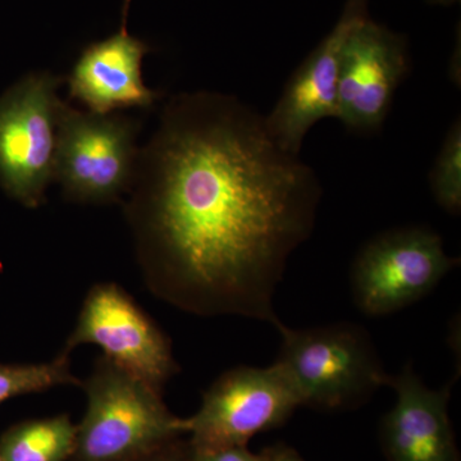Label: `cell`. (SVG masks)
<instances>
[{"label":"cell","mask_w":461,"mask_h":461,"mask_svg":"<svg viewBox=\"0 0 461 461\" xmlns=\"http://www.w3.org/2000/svg\"><path fill=\"white\" fill-rule=\"evenodd\" d=\"M124 215L145 285L203 318L282 323L273 305L288 258L313 232V169L224 94H181L139 150Z\"/></svg>","instance_id":"cell-1"},{"label":"cell","mask_w":461,"mask_h":461,"mask_svg":"<svg viewBox=\"0 0 461 461\" xmlns=\"http://www.w3.org/2000/svg\"><path fill=\"white\" fill-rule=\"evenodd\" d=\"M81 387L86 411L68 461H130L187 433L186 420L169 411L162 393L104 355Z\"/></svg>","instance_id":"cell-2"},{"label":"cell","mask_w":461,"mask_h":461,"mask_svg":"<svg viewBox=\"0 0 461 461\" xmlns=\"http://www.w3.org/2000/svg\"><path fill=\"white\" fill-rule=\"evenodd\" d=\"M280 362L295 382L303 406L344 411L362 405L379 387L384 372L368 333L350 323L295 330L281 323Z\"/></svg>","instance_id":"cell-3"},{"label":"cell","mask_w":461,"mask_h":461,"mask_svg":"<svg viewBox=\"0 0 461 461\" xmlns=\"http://www.w3.org/2000/svg\"><path fill=\"white\" fill-rule=\"evenodd\" d=\"M135 121L84 113L59 99L54 180L71 202L108 204L131 186L139 150Z\"/></svg>","instance_id":"cell-4"},{"label":"cell","mask_w":461,"mask_h":461,"mask_svg":"<svg viewBox=\"0 0 461 461\" xmlns=\"http://www.w3.org/2000/svg\"><path fill=\"white\" fill-rule=\"evenodd\" d=\"M299 406L302 396L280 362L238 366L215 379L198 412L187 418V442L193 451L245 446L258 433L282 426Z\"/></svg>","instance_id":"cell-5"},{"label":"cell","mask_w":461,"mask_h":461,"mask_svg":"<svg viewBox=\"0 0 461 461\" xmlns=\"http://www.w3.org/2000/svg\"><path fill=\"white\" fill-rule=\"evenodd\" d=\"M60 84L50 72L30 74L0 98V185L26 208L44 204L54 180Z\"/></svg>","instance_id":"cell-6"},{"label":"cell","mask_w":461,"mask_h":461,"mask_svg":"<svg viewBox=\"0 0 461 461\" xmlns=\"http://www.w3.org/2000/svg\"><path fill=\"white\" fill-rule=\"evenodd\" d=\"M459 259L426 227L387 230L366 242L351 268L355 304L366 315L400 311L429 294Z\"/></svg>","instance_id":"cell-7"},{"label":"cell","mask_w":461,"mask_h":461,"mask_svg":"<svg viewBox=\"0 0 461 461\" xmlns=\"http://www.w3.org/2000/svg\"><path fill=\"white\" fill-rule=\"evenodd\" d=\"M95 345L115 366L163 393L180 366L166 333L133 297L114 282L94 285L62 351Z\"/></svg>","instance_id":"cell-8"},{"label":"cell","mask_w":461,"mask_h":461,"mask_svg":"<svg viewBox=\"0 0 461 461\" xmlns=\"http://www.w3.org/2000/svg\"><path fill=\"white\" fill-rule=\"evenodd\" d=\"M408 71L403 38L366 16L342 48L336 118L357 131L378 130Z\"/></svg>","instance_id":"cell-9"},{"label":"cell","mask_w":461,"mask_h":461,"mask_svg":"<svg viewBox=\"0 0 461 461\" xmlns=\"http://www.w3.org/2000/svg\"><path fill=\"white\" fill-rule=\"evenodd\" d=\"M368 0H348L332 32L291 76L266 126L284 150L299 156L309 130L323 118L338 117L339 59L348 33L368 16Z\"/></svg>","instance_id":"cell-10"},{"label":"cell","mask_w":461,"mask_h":461,"mask_svg":"<svg viewBox=\"0 0 461 461\" xmlns=\"http://www.w3.org/2000/svg\"><path fill=\"white\" fill-rule=\"evenodd\" d=\"M396 393L393 408L381 423V444L388 461H460L448 417L453 382L432 390L412 369L390 375Z\"/></svg>","instance_id":"cell-11"},{"label":"cell","mask_w":461,"mask_h":461,"mask_svg":"<svg viewBox=\"0 0 461 461\" xmlns=\"http://www.w3.org/2000/svg\"><path fill=\"white\" fill-rule=\"evenodd\" d=\"M148 51V45L127 30L94 42L78 57L69 75V96L91 113L102 115L114 109L150 107L159 93L142 81L141 63Z\"/></svg>","instance_id":"cell-12"},{"label":"cell","mask_w":461,"mask_h":461,"mask_svg":"<svg viewBox=\"0 0 461 461\" xmlns=\"http://www.w3.org/2000/svg\"><path fill=\"white\" fill-rule=\"evenodd\" d=\"M77 424L68 414L20 421L0 436L3 461H68L74 454Z\"/></svg>","instance_id":"cell-13"},{"label":"cell","mask_w":461,"mask_h":461,"mask_svg":"<svg viewBox=\"0 0 461 461\" xmlns=\"http://www.w3.org/2000/svg\"><path fill=\"white\" fill-rule=\"evenodd\" d=\"M71 354L60 350L50 362L0 364V403L17 396L44 393L60 386L81 387L71 371Z\"/></svg>","instance_id":"cell-14"},{"label":"cell","mask_w":461,"mask_h":461,"mask_svg":"<svg viewBox=\"0 0 461 461\" xmlns=\"http://www.w3.org/2000/svg\"><path fill=\"white\" fill-rule=\"evenodd\" d=\"M429 186L437 204L445 212L459 215L461 209V123L457 118L439 149L432 171Z\"/></svg>","instance_id":"cell-15"},{"label":"cell","mask_w":461,"mask_h":461,"mask_svg":"<svg viewBox=\"0 0 461 461\" xmlns=\"http://www.w3.org/2000/svg\"><path fill=\"white\" fill-rule=\"evenodd\" d=\"M191 454L193 461H268L266 451L260 454L251 453L248 445L230 446L208 451L191 450Z\"/></svg>","instance_id":"cell-16"},{"label":"cell","mask_w":461,"mask_h":461,"mask_svg":"<svg viewBox=\"0 0 461 461\" xmlns=\"http://www.w3.org/2000/svg\"><path fill=\"white\" fill-rule=\"evenodd\" d=\"M130 461H193V454L189 442L178 437Z\"/></svg>","instance_id":"cell-17"},{"label":"cell","mask_w":461,"mask_h":461,"mask_svg":"<svg viewBox=\"0 0 461 461\" xmlns=\"http://www.w3.org/2000/svg\"><path fill=\"white\" fill-rule=\"evenodd\" d=\"M264 451H266L268 461H304L294 448L284 444L272 446Z\"/></svg>","instance_id":"cell-18"},{"label":"cell","mask_w":461,"mask_h":461,"mask_svg":"<svg viewBox=\"0 0 461 461\" xmlns=\"http://www.w3.org/2000/svg\"><path fill=\"white\" fill-rule=\"evenodd\" d=\"M130 5H131V0H123L122 27H121V30H126L127 14H129Z\"/></svg>","instance_id":"cell-19"},{"label":"cell","mask_w":461,"mask_h":461,"mask_svg":"<svg viewBox=\"0 0 461 461\" xmlns=\"http://www.w3.org/2000/svg\"><path fill=\"white\" fill-rule=\"evenodd\" d=\"M432 3H437V5H453V3L459 2V0H430Z\"/></svg>","instance_id":"cell-20"},{"label":"cell","mask_w":461,"mask_h":461,"mask_svg":"<svg viewBox=\"0 0 461 461\" xmlns=\"http://www.w3.org/2000/svg\"><path fill=\"white\" fill-rule=\"evenodd\" d=\"M0 461H3L2 457H0Z\"/></svg>","instance_id":"cell-21"}]
</instances>
